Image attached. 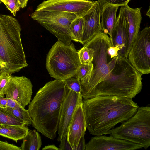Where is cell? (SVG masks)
I'll return each mask as SVG.
<instances>
[{
    "instance_id": "d6a6232c",
    "label": "cell",
    "mask_w": 150,
    "mask_h": 150,
    "mask_svg": "<svg viewBox=\"0 0 150 150\" xmlns=\"http://www.w3.org/2000/svg\"><path fill=\"white\" fill-rule=\"evenodd\" d=\"M86 146L84 135H83L81 137L76 150H85Z\"/></svg>"
},
{
    "instance_id": "277c9868",
    "label": "cell",
    "mask_w": 150,
    "mask_h": 150,
    "mask_svg": "<svg viewBox=\"0 0 150 150\" xmlns=\"http://www.w3.org/2000/svg\"><path fill=\"white\" fill-rule=\"evenodd\" d=\"M17 19L0 14V65L12 74L28 66Z\"/></svg>"
},
{
    "instance_id": "cb8c5ba5",
    "label": "cell",
    "mask_w": 150,
    "mask_h": 150,
    "mask_svg": "<svg viewBox=\"0 0 150 150\" xmlns=\"http://www.w3.org/2000/svg\"><path fill=\"white\" fill-rule=\"evenodd\" d=\"M0 124L10 125H26L11 116L8 113L6 109V107H0Z\"/></svg>"
},
{
    "instance_id": "8992f818",
    "label": "cell",
    "mask_w": 150,
    "mask_h": 150,
    "mask_svg": "<svg viewBox=\"0 0 150 150\" xmlns=\"http://www.w3.org/2000/svg\"><path fill=\"white\" fill-rule=\"evenodd\" d=\"M110 135L137 144L147 149L150 146V107H139L135 113L110 131Z\"/></svg>"
},
{
    "instance_id": "f1b7e54d",
    "label": "cell",
    "mask_w": 150,
    "mask_h": 150,
    "mask_svg": "<svg viewBox=\"0 0 150 150\" xmlns=\"http://www.w3.org/2000/svg\"><path fill=\"white\" fill-rule=\"evenodd\" d=\"M11 74L7 71H4L0 75V95H2V90L8 81Z\"/></svg>"
},
{
    "instance_id": "8fae6325",
    "label": "cell",
    "mask_w": 150,
    "mask_h": 150,
    "mask_svg": "<svg viewBox=\"0 0 150 150\" xmlns=\"http://www.w3.org/2000/svg\"><path fill=\"white\" fill-rule=\"evenodd\" d=\"M33 85L28 78L24 76H11L4 88L2 94L7 98L18 102L24 108L31 100Z\"/></svg>"
},
{
    "instance_id": "4fadbf2b",
    "label": "cell",
    "mask_w": 150,
    "mask_h": 150,
    "mask_svg": "<svg viewBox=\"0 0 150 150\" xmlns=\"http://www.w3.org/2000/svg\"><path fill=\"white\" fill-rule=\"evenodd\" d=\"M142 148L139 144L110 135L96 136L86 144L85 150H134Z\"/></svg>"
},
{
    "instance_id": "6da1fadb",
    "label": "cell",
    "mask_w": 150,
    "mask_h": 150,
    "mask_svg": "<svg viewBox=\"0 0 150 150\" xmlns=\"http://www.w3.org/2000/svg\"><path fill=\"white\" fill-rule=\"evenodd\" d=\"M83 106L86 129L95 136L109 134L116 125L133 116L139 107L131 98L116 96L83 99Z\"/></svg>"
},
{
    "instance_id": "d6986e66",
    "label": "cell",
    "mask_w": 150,
    "mask_h": 150,
    "mask_svg": "<svg viewBox=\"0 0 150 150\" xmlns=\"http://www.w3.org/2000/svg\"><path fill=\"white\" fill-rule=\"evenodd\" d=\"M27 125L0 124V136L17 142L25 136L29 129Z\"/></svg>"
},
{
    "instance_id": "83f0119b",
    "label": "cell",
    "mask_w": 150,
    "mask_h": 150,
    "mask_svg": "<svg viewBox=\"0 0 150 150\" xmlns=\"http://www.w3.org/2000/svg\"><path fill=\"white\" fill-rule=\"evenodd\" d=\"M8 3L6 6L7 8L15 16L16 12L21 8L18 0H8Z\"/></svg>"
},
{
    "instance_id": "f546056e",
    "label": "cell",
    "mask_w": 150,
    "mask_h": 150,
    "mask_svg": "<svg viewBox=\"0 0 150 150\" xmlns=\"http://www.w3.org/2000/svg\"><path fill=\"white\" fill-rule=\"evenodd\" d=\"M59 145V150H73L68 140L67 134L65 135L60 140Z\"/></svg>"
},
{
    "instance_id": "74e56055",
    "label": "cell",
    "mask_w": 150,
    "mask_h": 150,
    "mask_svg": "<svg viewBox=\"0 0 150 150\" xmlns=\"http://www.w3.org/2000/svg\"><path fill=\"white\" fill-rule=\"evenodd\" d=\"M3 3L6 6L8 4V0H0V3Z\"/></svg>"
},
{
    "instance_id": "f35d334b",
    "label": "cell",
    "mask_w": 150,
    "mask_h": 150,
    "mask_svg": "<svg viewBox=\"0 0 150 150\" xmlns=\"http://www.w3.org/2000/svg\"><path fill=\"white\" fill-rule=\"evenodd\" d=\"M150 7H149V9L148 10V11L147 13H146V15L148 16L149 17H150Z\"/></svg>"
},
{
    "instance_id": "30bf717a",
    "label": "cell",
    "mask_w": 150,
    "mask_h": 150,
    "mask_svg": "<svg viewBox=\"0 0 150 150\" xmlns=\"http://www.w3.org/2000/svg\"><path fill=\"white\" fill-rule=\"evenodd\" d=\"M96 1L90 0H46L37 6V11H58L70 12L83 17L92 8Z\"/></svg>"
},
{
    "instance_id": "5bb4252c",
    "label": "cell",
    "mask_w": 150,
    "mask_h": 150,
    "mask_svg": "<svg viewBox=\"0 0 150 150\" xmlns=\"http://www.w3.org/2000/svg\"><path fill=\"white\" fill-rule=\"evenodd\" d=\"M101 7L100 0L83 17L82 35L80 43L84 45L102 31L100 19Z\"/></svg>"
},
{
    "instance_id": "ac0fdd59",
    "label": "cell",
    "mask_w": 150,
    "mask_h": 150,
    "mask_svg": "<svg viewBox=\"0 0 150 150\" xmlns=\"http://www.w3.org/2000/svg\"><path fill=\"white\" fill-rule=\"evenodd\" d=\"M119 7L107 5L101 8V24L102 31L108 34L112 43V32L117 19L116 13Z\"/></svg>"
},
{
    "instance_id": "836d02e7",
    "label": "cell",
    "mask_w": 150,
    "mask_h": 150,
    "mask_svg": "<svg viewBox=\"0 0 150 150\" xmlns=\"http://www.w3.org/2000/svg\"><path fill=\"white\" fill-rule=\"evenodd\" d=\"M7 103V98L5 97V95H0V107H6Z\"/></svg>"
},
{
    "instance_id": "8d00e7d4",
    "label": "cell",
    "mask_w": 150,
    "mask_h": 150,
    "mask_svg": "<svg viewBox=\"0 0 150 150\" xmlns=\"http://www.w3.org/2000/svg\"><path fill=\"white\" fill-rule=\"evenodd\" d=\"M4 71H7L5 69L0 65V75Z\"/></svg>"
},
{
    "instance_id": "e575fe53",
    "label": "cell",
    "mask_w": 150,
    "mask_h": 150,
    "mask_svg": "<svg viewBox=\"0 0 150 150\" xmlns=\"http://www.w3.org/2000/svg\"><path fill=\"white\" fill-rule=\"evenodd\" d=\"M42 149V150H59V149L55 145L52 144L45 146Z\"/></svg>"
},
{
    "instance_id": "4316f807",
    "label": "cell",
    "mask_w": 150,
    "mask_h": 150,
    "mask_svg": "<svg viewBox=\"0 0 150 150\" xmlns=\"http://www.w3.org/2000/svg\"><path fill=\"white\" fill-rule=\"evenodd\" d=\"M131 0H100L101 8L107 5L119 7L127 5Z\"/></svg>"
},
{
    "instance_id": "44dd1931",
    "label": "cell",
    "mask_w": 150,
    "mask_h": 150,
    "mask_svg": "<svg viewBox=\"0 0 150 150\" xmlns=\"http://www.w3.org/2000/svg\"><path fill=\"white\" fill-rule=\"evenodd\" d=\"M93 69L92 62L86 64H81L75 77L79 79L81 87L88 82L92 76Z\"/></svg>"
},
{
    "instance_id": "7a4b0ae2",
    "label": "cell",
    "mask_w": 150,
    "mask_h": 150,
    "mask_svg": "<svg viewBox=\"0 0 150 150\" xmlns=\"http://www.w3.org/2000/svg\"><path fill=\"white\" fill-rule=\"evenodd\" d=\"M66 88L64 80L50 81L39 89L28 106L32 126L52 139L56 136Z\"/></svg>"
},
{
    "instance_id": "4dcf8cb0",
    "label": "cell",
    "mask_w": 150,
    "mask_h": 150,
    "mask_svg": "<svg viewBox=\"0 0 150 150\" xmlns=\"http://www.w3.org/2000/svg\"><path fill=\"white\" fill-rule=\"evenodd\" d=\"M120 50L118 45H116L114 47L111 46L107 49V52L110 58H112L118 56V52Z\"/></svg>"
},
{
    "instance_id": "3957f363",
    "label": "cell",
    "mask_w": 150,
    "mask_h": 150,
    "mask_svg": "<svg viewBox=\"0 0 150 150\" xmlns=\"http://www.w3.org/2000/svg\"><path fill=\"white\" fill-rule=\"evenodd\" d=\"M142 75L127 58L118 54L115 57L108 75L97 84L83 99L97 96H116L132 99L141 91Z\"/></svg>"
},
{
    "instance_id": "9a60e30c",
    "label": "cell",
    "mask_w": 150,
    "mask_h": 150,
    "mask_svg": "<svg viewBox=\"0 0 150 150\" xmlns=\"http://www.w3.org/2000/svg\"><path fill=\"white\" fill-rule=\"evenodd\" d=\"M83 99L76 108L69 123L67 135L73 150H76L81 137L84 135L86 129L83 106Z\"/></svg>"
},
{
    "instance_id": "2e32d148",
    "label": "cell",
    "mask_w": 150,
    "mask_h": 150,
    "mask_svg": "<svg viewBox=\"0 0 150 150\" xmlns=\"http://www.w3.org/2000/svg\"><path fill=\"white\" fill-rule=\"evenodd\" d=\"M129 25L127 17L121 6L116 23L112 32V43L111 46L118 45L120 50L118 54L127 58V50L129 38Z\"/></svg>"
},
{
    "instance_id": "484cf974",
    "label": "cell",
    "mask_w": 150,
    "mask_h": 150,
    "mask_svg": "<svg viewBox=\"0 0 150 150\" xmlns=\"http://www.w3.org/2000/svg\"><path fill=\"white\" fill-rule=\"evenodd\" d=\"M66 86L74 92L81 94V87L79 79L75 77L67 78L64 80Z\"/></svg>"
},
{
    "instance_id": "d590c367",
    "label": "cell",
    "mask_w": 150,
    "mask_h": 150,
    "mask_svg": "<svg viewBox=\"0 0 150 150\" xmlns=\"http://www.w3.org/2000/svg\"><path fill=\"white\" fill-rule=\"evenodd\" d=\"M29 0H18L21 8H22L25 7Z\"/></svg>"
},
{
    "instance_id": "9c48e42d",
    "label": "cell",
    "mask_w": 150,
    "mask_h": 150,
    "mask_svg": "<svg viewBox=\"0 0 150 150\" xmlns=\"http://www.w3.org/2000/svg\"><path fill=\"white\" fill-rule=\"evenodd\" d=\"M127 59L142 74L150 73V27L139 31L128 53Z\"/></svg>"
},
{
    "instance_id": "7c38bea8",
    "label": "cell",
    "mask_w": 150,
    "mask_h": 150,
    "mask_svg": "<svg viewBox=\"0 0 150 150\" xmlns=\"http://www.w3.org/2000/svg\"><path fill=\"white\" fill-rule=\"evenodd\" d=\"M82 98L81 94L77 93L66 87L59 114L57 131L58 141H60L67 134L68 127L73 115Z\"/></svg>"
},
{
    "instance_id": "5b68a950",
    "label": "cell",
    "mask_w": 150,
    "mask_h": 150,
    "mask_svg": "<svg viewBox=\"0 0 150 150\" xmlns=\"http://www.w3.org/2000/svg\"><path fill=\"white\" fill-rule=\"evenodd\" d=\"M81 65L74 44L60 40L54 44L47 55L46 67L50 76L64 80L75 76Z\"/></svg>"
},
{
    "instance_id": "ffe728a7",
    "label": "cell",
    "mask_w": 150,
    "mask_h": 150,
    "mask_svg": "<svg viewBox=\"0 0 150 150\" xmlns=\"http://www.w3.org/2000/svg\"><path fill=\"white\" fill-rule=\"evenodd\" d=\"M22 140L21 150H39L41 146V137L35 129L29 130Z\"/></svg>"
},
{
    "instance_id": "52a82bcc",
    "label": "cell",
    "mask_w": 150,
    "mask_h": 150,
    "mask_svg": "<svg viewBox=\"0 0 150 150\" xmlns=\"http://www.w3.org/2000/svg\"><path fill=\"white\" fill-rule=\"evenodd\" d=\"M94 50L92 62L93 69L88 83L81 87V95L83 99L99 83L109 74L113 65L112 60L108 62L107 50L111 46L110 37L102 31L83 45Z\"/></svg>"
},
{
    "instance_id": "603a6c76",
    "label": "cell",
    "mask_w": 150,
    "mask_h": 150,
    "mask_svg": "<svg viewBox=\"0 0 150 150\" xmlns=\"http://www.w3.org/2000/svg\"><path fill=\"white\" fill-rule=\"evenodd\" d=\"M84 20L83 17H77L70 25L73 40L80 43L82 35Z\"/></svg>"
},
{
    "instance_id": "d4e9b609",
    "label": "cell",
    "mask_w": 150,
    "mask_h": 150,
    "mask_svg": "<svg viewBox=\"0 0 150 150\" xmlns=\"http://www.w3.org/2000/svg\"><path fill=\"white\" fill-rule=\"evenodd\" d=\"M94 50L91 48L84 46L78 51L81 64H86L92 62Z\"/></svg>"
},
{
    "instance_id": "1f68e13d",
    "label": "cell",
    "mask_w": 150,
    "mask_h": 150,
    "mask_svg": "<svg viewBox=\"0 0 150 150\" xmlns=\"http://www.w3.org/2000/svg\"><path fill=\"white\" fill-rule=\"evenodd\" d=\"M6 107L17 109L22 107L18 101L12 98H7Z\"/></svg>"
},
{
    "instance_id": "e0dca14e",
    "label": "cell",
    "mask_w": 150,
    "mask_h": 150,
    "mask_svg": "<svg viewBox=\"0 0 150 150\" xmlns=\"http://www.w3.org/2000/svg\"><path fill=\"white\" fill-rule=\"evenodd\" d=\"M122 7L129 25V35L126 52L127 58L132 44L139 31L142 19L141 8H132L127 5Z\"/></svg>"
},
{
    "instance_id": "7402d4cb",
    "label": "cell",
    "mask_w": 150,
    "mask_h": 150,
    "mask_svg": "<svg viewBox=\"0 0 150 150\" xmlns=\"http://www.w3.org/2000/svg\"><path fill=\"white\" fill-rule=\"evenodd\" d=\"M8 113L18 120L28 125L31 124L30 117L28 110L22 107L17 108H12L6 107Z\"/></svg>"
},
{
    "instance_id": "ba28073f",
    "label": "cell",
    "mask_w": 150,
    "mask_h": 150,
    "mask_svg": "<svg viewBox=\"0 0 150 150\" xmlns=\"http://www.w3.org/2000/svg\"><path fill=\"white\" fill-rule=\"evenodd\" d=\"M31 16L63 43L70 44L73 40L70 28L72 21L78 17L70 12L58 11H37Z\"/></svg>"
}]
</instances>
